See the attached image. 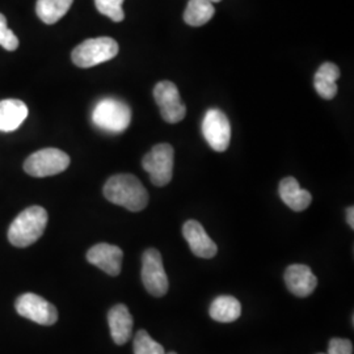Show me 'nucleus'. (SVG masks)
<instances>
[{
	"instance_id": "1",
	"label": "nucleus",
	"mask_w": 354,
	"mask_h": 354,
	"mask_svg": "<svg viewBox=\"0 0 354 354\" xmlns=\"http://www.w3.org/2000/svg\"><path fill=\"white\" fill-rule=\"evenodd\" d=\"M104 196L109 203L130 212H142L149 203V193L134 175L121 174L111 177L104 185Z\"/></svg>"
},
{
	"instance_id": "2",
	"label": "nucleus",
	"mask_w": 354,
	"mask_h": 354,
	"mask_svg": "<svg viewBox=\"0 0 354 354\" xmlns=\"http://www.w3.org/2000/svg\"><path fill=\"white\" fill-rule=\"evenodd\" d=\"M48 212L41 206H30L15 218L8 228V241L19 247L26 248L42 236L48 225Z\"/></svg>"
},
{
	"instance_id": "3",
	"label": "nucleus",
	"mask_w": 354,
	"mask_h": 354,
	"mask_svg": "<svg viewBox=\"0 0 354 354\" xmlns=\"http://www.w3.org/2000/svg\"><path fill=\"white\" fill-rule=\"evenodd\" d=\"M120 48L111 37L89 38L77 45L71 53V59L80 68H89L113 59Z\"/></svg>"
},
{
	"instance_id": "4",
	"label": "nucleus",
	"mask_w": 354,
	"mask_h": 354,
	"mask_svg": "<svg viewBox=\"0 0 354 354\" xmlns=\"http://www.w3.org/2000/svg\"><path fill=\"white\" fill-rule=\"evenodd\" d=\"M92 121L96 127L109 133H122L125 131L131 121L130 106L121 100L104 99L97 102Z\"/></svg>"
},
{
	"instance_id": "5",
	"label": "nucleus",
	"mask_w": 354,
	"mask_h": 354,
	"mask_svg": "<svg viewBox=\"0 0 354 354\" xmlns=\"http://www.w3.org/2000/svg\"><path fill=\"white\" fill-rule=\"evenodd\" d=\"M174 158L175 151L169 143H159L145 155L142 167L155 187H165L172 180Z\"/></svg>"
},
{
	"instance_id": "6",
	"label": "nucleus",
	"mask_w": 354,
	"mask_h": 354,
	"mask_svg": "<svg viewBox=\"0 0 354 354\" xmlns=\"http://www.w3.org/2000/svg\"><path fill=\"white\" fill-rule=\"evenodd\" d=\"M70 156L58 149H44L32 153L24 163V171L33 177L62 174L70 165Z\"/></svg>"
},
{
	"instance_id": "7",
	"label": "nucleus",
	"mask_w": 354,
	"mask_h": 354,
	"mask_svg": "<svg viewBox=\"0 0 354 354\" xmlns=\"http://www.w3.org/2000/svg\"><path fill=\"white\" fill-rule=\"evenodd\" d=\"M142 281L153 297H165L168 291V277L165 273L162 254L155 250L149 248L142 256Z\"/></svg>"
},
{
	"instance_id": "8",
	"label": "nucleus",
	"mask_w": 354,
	"mask_h": 354,
	"mask_svg": "<svg viewBox=\"0 0 354 354\" xmlns=\"http://www.w3.org/2000/svg\"><path fill=\"white\" fill-rule=\"evenodd\" d=\"M16 311L20 317H26L41 326H53L58 320V311L54 304L33 292H26L16 299Z\"/></svg>"
},
{
	"instance_id": "9",
	"label": "nucleus",
	"mask_w": 354,
	"mask_h": 354,
	"mask_svg": "<svg viewBox=\"0 0 354 354\" xmlns=\"http://www.w3.org/2000/svg\"><path fill=\"white\" fill-rule=\"evenodd\" d=\"M153 99L160 108V114L165 122L177 124L187 115V106L181 102L176 84L163 80L153 88Z\"/></svg>"
},
{
	"instance_id": "10",
	"label": "nucleus",
	"mask_w": 354,
	"mask_h": 354,
	"mask_svg": "<svg viewBox=\"0 0 354 354\" xmlns=\"http://www.w3.org/2000/svg\"><path fill=\"white\" fill-rule=\"evenodd\" d=\"M203 134L213 150L226 151L231 140V125L227 115L219 109H209L203 117Z\"/></svg>"
},
{
	"instance_id": "11",
	"label": "nucleus",
	"mask_w": 354,
	"mask_h": 354,
	"mask_svg": "<svg viewBox=\"0 0 354 354\" xmlns=\"http://www.w3.org/2000/svg\"><path fill=\"white\" fill-rule=\"evenodd\" d=\"M87 260L89 264L97 266L106 274L115 277L121 273L124 252L117 245L100 243L89 248L87 252Z\"/></svg>"
},
{
	"instance_id": "12",
	"label": "nucleus",
	"mask_w": 354,
	"mask_h": 354,
	"mask_svg": "<svg viewBox=\"0 0 354 354\" xmlns=\"http://www.w3.org/2000/svg\"><path fill=\"white\" fill-rule=\"evenodd\" d=\"M183 235L189 244L190 251L201 259H213L218 247L213 239L207 235L203 225L197 221H187L183 226Z\"/></svg>"
},
{
	"instance_id": "13",
	"label": "nucleus",
	"mask_w": 354,
	"mask_h": 354,
	"mask_svg": "<svg viewBox=\"0 0 354 354\" xmlns=\"http://www.w3.org/2000/svg\"><path fill=\"white\" fill-rule=\"evenodd\" d=\"M285 283L288 289L299 298L311 295L317 286V276L310 266L304 264H292L285 270Z\"/></svg>"
},
{
	"instance_id": "14",
	"label": "nucleus",
	"mask_w": 354,
	"mask_h": 354,
	"mask_svg": "<svg viewBox=\"0 0 354 354\" xmlns=\"http://www.w3.org/2000/svg\"><path fill=\"white\" fill-rule=\"evenodd\" d=\"M108 324L111 328V336L117 345H124L130 340L134 320L125 304H115L109 310Z\"/></svg>"
},
{
	"instance_id": "15",
	"label": "nucleus",
	"mask_w": 354,
	"mask_h": 354,
	"mask_svg": "<svg viewBox=\"0 0 354 354\" xmlns=\"http://www.w3.org/2000/svg\"><path fill=\"white\" fill-rule=\"evenodd\" d=\"M279 192L281 200L294 212H304L313 203L311 193L302 189L294 177H285L281 180Z\"/></svg>"
},
{
	"instance_id": "16",
	"label": "nucleus",
	"mask_w": 354,
	"mask_h": 354,
	"mask_svg": "<svg viewBox=\"0 0 354 354\" xmlns=\"http://www.w3.org/2000/svg\"><path fill=\"white\" fill-rule=\"evenodd\" d=\"M28 106L21 100L7 99L0 102V131H15L28 117Z\"/></svg>"
},
{
	"instance_id": "17",
	"label": "nucleus",
	"mask_w": 354,
	"mask_h": 354,
	"mask_svg": "<svg viewBox=\"0 0 354 354\" xmlns=\"http://www.w3.org/2000/svg\"><path fill=\"white\" fill-rule=\"evenodd\" d=\"M340 77L339 67L332 62H326L319 67L314 76V87L320 97L332 100L337 95V79Z\"/></svg>"
},
{
	"instance_id": "18",
	"label": "nucleus",
	"mask_w": 354,
	"mask_h": 354,
	"mask_svg": "<svg viewBox=\"0 0 354 354\" xmlns=\"http://www.w3.org/2000/svg\"><path fill=\"white\" fill-rule=\"evenodd\" d=\"M210 317L218 323H232L241 315V304L235 297L221 295L210 304Z\"/></svg>"
},
{
	"instance_id": "19",
	"label": "nucleus",
	"mask_w": 354,
	"mask_h": 354,
	"mask_svg": "<svg viewBox=\"0 0 354 354\" xmlns=\"http://www.w3.org/2000/svg\"><path fill=\"white\" fill-rule=\"evenodd\" d=\"M74 0H37L36 12L45 24H55L68 12Z\"/></svg>"
},
{
	"instance_id": "20",
	"label": "nucleus",
	"mask_w": 354,
	"mask_h": 354,
	"mask_svg": "<svg viewBox=\"0 0 354 354\" xmlns=\"http://www.w3.org/2000/svg\"><path fill=\"white\" fill-rule=\"evenodd\" d=\"M213 3L207 0H189L184 11V21L190 26H203L214 16Z\"/></svg>"
},
{
	"instance_id": "21",
	"label": "nucleus",
	"mask_w": 354,
	"mask_h": 354,
	"mask_svg": "<svg viewBox=\"0 0 354 354\" xmlns=\"http://www.w3.org/2000/svg\"><path fill=\"white\" fill-rule=\"evenodd\" d=\"M134 354H165V348L155 342L147 333V330L140 329L134 337V344H133Z\"/></svg>"
},
{
	"instance_id": "22",
	"label": "nucleus",
	"mask_w": 354,
	"mask_h": 354,
	"mask_svg": "<svg viewBox=\"0 0 354 354\" xmlns=\"http://www.w3.org/2000/svg\"><path fill=\"white\" fill-rule=\"evenodd\" d=\"M97 11L109 17L114 23H121L125 19V12L122 10L124 0H95Z\"/></svg>"
},
{
	"instance_id": "23",
	"label": "nucleus",
	"mask_w": 354,
	"mask_h": 354,
	"mask_svg": "<svg viewBox=\"0 0 354 354\" xmlns=\"http://www.w3.org/2000/svg\"><path fill=\"white\" fill-rule=\"evenodd\" d=\"M0 46L6 50L15 51L19 48V38L7 26V19L0 13Z\"/></svg>"
},
{
	"instance_id": "24",
	"label": "nucleus",
	"mask_w": 354,
	"mask_h": 354,
	"mask_svg": "<svg viewBox=\"0 0 354 354\" xmlns=\"http://www.w3.org/2000/svg\"><path fill=\"white\" fill-rule=\"evenodd\" d=\"M328 354H353V344L351 340L335 337L329 342Z\"/></svg>"
},
{
	"instance_id": "25",
	"label": "nucleus",
	"mask_w": 354,
	"mask_h": 354,
	"mask_svg": "<svg viewBox=\"0 0 354 354\" xmlns=\"http://www.w3.org/2000/svg\"><path fill=\"white\" fill-rule=\"evenodd\" d=\"M346 222L351 227L354 228V207L351 206L346 209Z\"/></svg>"
},
{
	"instance_id": "26",
	"label": "nucleus",
	"mask_w": 354,
	"mask_h": 354,
	"mask_svg": "<svg viewBox=\"0 0 354 354\" xmlns=\"http://www.w3.org/2000/svg\"><path fill=\"white\" fill-rule=\"evenodd\" d=\"M207 1H210V3H218V1H221V0H207Z\"/></svg>"
},
{
	"instance_id": "27",
	"label": "nucleus",
	"mask_w": 354,
	"mask_h": 354,
	"mask_svg": "<svg viewBox=\"0 0 354 354\" xmlns=\"http://www.w3.org/2000/svg\"><path fill=\"white\" fill-rule=\"evenodd\" d=\"M165 354H177L176 352H169V353H165Z\"/></svg>"
},
{
	"instance_id": "28",
	"label": "nucleus",
	"mask_w": 354,
	"mask_h": 354,
	"mask_svg": "<svg viewBox=\"0 0 354 354\" xmlns=\"http://www.w3.org/2000/svg\"><path fill=\"white\" fill-rule=\"evenodd\" d=\"M317 354H324V353H317Z\"/></svg>"
}]
</instances>
